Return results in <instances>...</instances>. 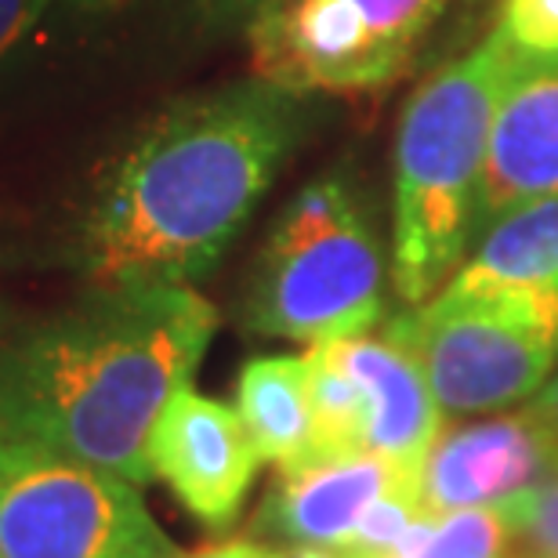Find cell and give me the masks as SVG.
<instances>
[{"instance_id": "6da1fadb", "label": "cell", "mask_w": 558, "mask_h": 558, "mask_svg": "<svg viewBox=\"0 0 558 558\" xmlns=\"http://www.w3.org/2000/svg\"><path fill=\"white\" fill-rule=\"evenodd\" d=\"M301 98L254 76L156 117L98 174L76 218L84 283L193 287L215 272L301 138Z\"/></svg>"}, {"instance_id": "7a4b0ae2", "label": "cell", "mask_w": 558, "mask_h": 558, "mask_svg": "<svg viewBox=\"0 0 558 558\" xmlns=\"http://www.w3.org/2000/svg\"><path fill=\"white\" fill-rule=\"evenodd\" d=\"M215 330L193 287H87L0 341V439L149 483L156 421L193 385Z\"/></svg>"}, {"instance_id": "3957f363", "label": "cell", "mask_w": 558, "mask_h": 558, "mask_svg": "<svg viewBox=\"0 0 558 558\" xmlns=\"http://www.w3.org/2000/svg\"><path fill=\"white\" fill-rule=\"evenodd\" d=\"M511 59L500 29L424 81L396 135L392 283L407 305L439 294L478 240L489 120Z\"/></svg>"}, {"instance_id": "277c9868", "label": "cell", "mask_w": 558, "mask_h": 558, "mask_svg": "<svg viewBox=\"0 0 558 558\" xmlns=\"http://www.w3.org/2000/svg\"><path fill=\"white\" fill-rule=\"evenodd\" d=\"M385 254L344 174L308 182L272 221L247 290L262 338L323 344L366 333L385 308Z\"/></svg>"}, {"instance_id": "5b68a950", "label": "cell", "mask_w": 558, "mask_h": 558, "mask_svg": "<svg viewBox=\"0 0 558 558\" xmlns=\"http://www.w3.org/2000/svg\"><path fill=\"white\" fill-rule=\"evenodd\" d=\"M442 414L478 417L530 403L558 366V301L442 287L388 323Z\"/></svg>"}, {"instance_id": "8992f818", "label": "cell", "mask_w": 558, "mask_h": 558, "mask_svg": "<svg viewBox=\"0 0 558 558\" xmlns=\"http://www.w3.org/2000/svg\"><path fill=\"white\" fill-rule=\"evenodd\" d=\"M0 558H178L135 483L0 439Z\"/></svg>"}, {"instance_id": "52a82bcc", "label": "cell", "mask_w": 558, "mask_h": 558, "mask_svg": "<svg viewBox=\"0 0 558 558\" xmlns=\"http://www.w3.org/2000/svg\"><path fill=\"white\" fill-rule=\"evenodd\" d=\"M450 0H269L247 37L254 76L294 95L374 92L407 70L410 51Z\"/></svg>"}, {"instance_id": "ba28073f", "label": "cell", "mask_w": 558, "mask_h": 558, "mask_svg": "<svg viewBox=\"0 0 558 558\" xmlns=\"http://www.w3.org/2000/svg\"><path fill=\"white\" fill-rule=\"evenodd\" d=\"M558 472V432L533 410L497 414L439 432L417 468L424 515L461 508H505Z\"/></svg>"}, {"instance_id": "9c48e42d", "label": "cell", "mask_w": 558, "mask_h": 558, "mask_svg": "<svg viewBox=\"0 0 558 558\" xmlns=\"http://www.w3.org/2000/svg\"><path fill=\"white\" fill-rule=\"evenodd\" d=\"M258 461L240 410L199 396L193 385L163 407L149 439L153 475L174 489L189 515L218 533L236 522Z\"/></svg>"}, {"instance_id": "30bf717a", "label": "cell", "mask_w": 558, "mask_h": 558, "mask_svg": "<svg viewBox=\"0 0 558 558\" xmlns=\"http://www.w3.org/2000/svg\"><path fill=\"white\" fill-rule=\"evenodd\" d=\"M558 196V54L511 48L489 120L478 236L500 215Z\"/></svg>"}, {"instance_id": "8fae6325", "label": "cell", "mask_w": 558, "mask_h": 558, "mask_svg": "<svg viewBox=\"0 0 558 558\" xmlns=\"http://www.w3.org/2000/svg\"><path fill=\"white\" fill-rule=\"evenodd\" d=\"M407 483H414V475L366 450L312 457L279 472L251 530L287 548L338 555L355 537L366 511Z\"/></svg>"}, {"instance_id": "7c38bea8", "label": "cell", "mask_w": 558, "mask_h": 558, "mask_svg": "<svg viewBox=\"0 0 558 558\" xmlns=\"http://www.w3.org/2000/svg\"><path fill=\"white\" fill-rule=\"evenodd\" d=\"M355 385L366 410V453H377L417 478L424 453L442 432V407L435 399L421 363L392 338L327 341Z\"/></svg>"}, {"instance_id": "4fadbf2b", "label": "cell", "mask_w": 558, "mask_h": 558, "mask_svg": "<svg viewBox=\"0 0 558 558\" xmlns=\"http://www.w3.org/2000/svg\"><path fill=\"white\" fill-rule=\"evenodd\" d=\"M446 287L558 301V196L522 204L486 226Z\"/></svg>"}, {"instance_id": "5bb4252c", "label": "cell", "mask_w": 558, "mask_h": 558, "mask_svg": "<svg viewBox=\"0 0 558 558\" xmlns=\"http://www.w3.org/2000/svg\"><path fill=\"white\" fill-rule=\"evenodd\" d=\"M236 410L262 461L279 472L316 457L305 355H258L240 371Z\"/></svg>"}, {"instance_id": "9a60e30c", "label": "cell", "mask_w": 558, "mask_h": 558, "mask_svg": "<svg viewBox=\"0 0 558 558\" xmlns=\"http://www.w3.org/2000/svg\"><path fill=\"white\" fill-rule=\"evenodd\" d=\"M308 399H312V432H316V457L360 453L366 442V410L360 385L333 360L330 344H308Z\"/></svg>"}, {"instance_id": "2e32d148", "label": "cell", "mask_w": 558, "mask_h": 558, "mask_svg": "<svg viewBox=\"0 0 558 558\" xmlns=\"http://www.w3.org/2000/svg\"><path fill=\"white\" fill-rule=\"evenodd\" d=\"M396 558H519L500 508H461L432 515Z\"/></svg>"}, {"instance_id": "e0dca14e", "label": "cell", "mask_w": 558, "mask_h": 558, "mask_svg": "<svg viewBox=\"0 0 558 558\" xmlns=\"http://www.w3.org/2000/svg\"><path fill=\"white\" fill-rule=\"evenodd\" d=\"M500 511L515 537L519 558H558V472L508 500Z\"/></svg>"}, {"instance_id": "ac0fdd59", "label": "cell", "mask_w": 558, "mask_h": 558, "mask_svg": "<svg viewBox=\"0 0 558 558\" xmlns=\"http://www.w3.org/2000/svg\"><path fill=\"white\" fill-rule=\"evenodd\" d=\"M515 51L558 54V0H500V22Z\"/></svg>"}, {"instance_id": "d6986e66", "label": "cell", "mask_w": 558, "mask_h": 558, "mask_svg": "<svg viewBox=\"0 0 558 558\" xmlns=\"http://www.w3.org/2000/svg\"><path fill=\"white\" fill-rule=\"evenodd\" d=\"M70 8L81 11H120L131 4H145V0H65ZM167 4L185 8L189 15H196L204 26H247L258 15L262 0H167Z\"/></svg>"}, {"instance_id": "ffe728a7", "label": "cell", "mask_w": 558, "mask_h": 558, "mask_svg": "<svg viewBox=\"0 0 558 558\" xmlns=\"http://www.w3.org/2000/svg\"><path fill=\"white\" fill-rule=\"evenodd\" d=\"M51 0H0V65L11 59V51L37 29L40 15Z\"/></svg>"}, {"instance_id": "44dd1931", "label": "cell", "mask_w": 558, "mask_h": 558, "mask_svg": "<svg viewBox=\"0 0 558 558\" xmlns=\"http://www.w3.org/2000/svg\"><path fill=\"white\" fill-rule=\"evenodd\" d=\"M178 558H287V551L262 548V544L236 537V541H215V544H204V548H196V551H189V555L178 551Z\"/></svg>"}, {"instance_id": "7402d4cb", "label": "cell", "mask_w": 558, "mask_h": 558, "mask_svg": "<svg viewBox=\"0 0 558 558\" xmlns=\"http://www.w3.org/2000/svg\"><path fill=\"white\" fill-rule=\"evenodd\" d=\"M526 407H530L533 414H537L541 421H548L551 428L558 432V371H555V374L548 377V385H544L541 392L533 396Z\"/></svg>"}, {"instance_id": "603a6c76", "label": "cell", "mask_w": 558, "mask_h": 558, "mask_svg": "<svg viewBox=\"0 0 558 558\" xmlns=\"http://www.w3.org/2000/svg\"><path fill=\"white\" fill-rule=\"evenodd\" d=\"M287 558H338L330 551H312V548H287Z\"/></svg>"}, {"instance_id": "cb8c5ba5", "label": "cell", "mask_w": 558, "mask_h": 558, "mask_svg": "<svg viewBox=\"0 0 558 558\" xmlns=\"http://www.w3.org/2000/svg\"><path fill=\"white\" fill-rule=\"evenodd\" d=\"M262 4H269V0H262Z\"/></svg>"}]
</instances>
